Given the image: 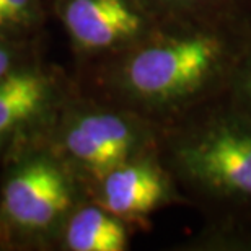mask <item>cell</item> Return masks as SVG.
<instances>
[{
    "mask_svg": "<svg viewBox=\"0 0 251 251\" xmlns=\"http://www.w3.org/2000/svg\"><path fill=\"white\" fill-rule=\"evenodd\" d=\"M56 85L36 67H18L0 80V147L49 113Z\"/></svg>",
    "mask_w": 251,
    "mask_h": 251,
    "instance_id": "cell-7",
    "label": "cell"
},
{
    "mask_svg": "<svg viewBox=\"0 0 251 251\" xmlns=\"http://www.w3.org/2000/svg\"><path fill=\"white\" fill-rule=\"evenodd\" d=\"M61 17L75 48L101 52L134 41L145 18L129 0H64Z\"/></svg>",
    "mask_w": 251,
    "mask_h": 251,
    "instance_id": "cell-5",
    "label": "cell"
},
{
    "mask_svg": "<svg viewBox=\"0 0 251 251\" xmlns=\"http://www.w3.org/2000/svg\"><path fill=\"white\" fill-rule=\"evenodd\" d=\"M242 93L245 97V101L250 104L251 108V67L245 72L243 80H242Z\"/></svg>",
    "mask_w": 251,
    "mask_h": 251,
    "instance_id": "cell-11",
    "label": "cell"
},
{
    "mask_svg": "<svg viewBox=\"0 0 251 251\" xmlns=\"http://www.w3.org/2000/svg\"><path fill=\"white\" fill-rule=\"evenodd\" d=\"M144 130L130 116L114 111L78 113L64 126V157L98 181L124 162L135 158Z\"/></svg>",
    "mask_w": 251,
    "mask_h": 251,
    "instance_id": "cell-4",
    "label": "cell"
},
{
    "mask_svg": "<svg viewBox=\"0 0 251 251\" xmlns=\"http://www.w3.org/2000/svg\"><path fill=\"white\" fill-rule=\"evenodd\" d=\"M193 179L217 193L251 199V126L219 121L179 149Z\"/></svg>",
    "mask_w": 251,
    "mask_h": 251,
    "instance_id": "cell-3",
    "label": "cell"
},
{
    "mask_svg": "<svg viewBox=\"0 0 251 251\" xmlns=\"http://www.w3.org/2000/svg\"><path fill=\"white\" fill-rule=\"evenodd\" d=\"M74 202L67 172L48 155H33L15 167L0 193V225L8 235L29 240L52 232Z\"/></svg>",
    "mask_w": 251,
    "mask_h": 251,
    "instance_id": "cell-2",
    "label": "cell"
},
{
    "mask_svg": "<svg viewBox=\"0 0 251 251\" xmlns=\"http://www.w3.org/2000/svg\"><path fill=\"white\" fill-rule=\"evenodd\" d=\"M168 194L165 175L150 160L130 158L100 179V202L121 220L152 212Z\"/></svg>",
    "mask_w": 251,
    "mask_h": 251,
    "instance_id": "cell-6",
    "label": "cell"
},
{
    "mask_svg": "<svg viewBox=\"0 0 251 251\" xmlns=\"http://www.w3.org/2000/svg\"><path fill=\"white\" fill-rule=\"evenodd\" d=\"M38 0H0V38L25 33L38 22Z\"/></svg>",
    "mask_w": 251,
    "mask_h": 251,
    "instance_id": "cell-9",
    "label": "cell"
},
{
    "mask_svg": "<svg viewBox=\"0 0 251 251\" xmlns=\"http://www.w3.org/2000/svg\"><path fill=\"white\" fill-rule=\"evenodd\" d=\"M168 2H194V0H168Z\"/></svg>",
    "mask_w": 251,
    "mask_h": 251,
    "instance_id": "cell-12",
    "label": "cell"
},
{
    "mask_svg": "<svg viewBox=\"0 0 251 251\" xmlns=\"http://www.w3.org/2000/svg\"><path fill=\"white\" fill-rule=\"evenodd\" d=\"M220 56V43L209 34L162 38L126 59L119 82L130 98L142 103H173L198 92L217 69Z\"/></svg>",
    "mask_w": 251,
    "mask_h": 251,
    "instance_id": "cell-1",
    "label": "cell"
},
{
    "mask_svg": "<svg viewBox=\"0 0 251 251\" xmlns=\"http://www.w3.org/2000/svg\"><path fill=\"white\" fill-rule=\"evenodd\" d=\"M17 67H18L17 49H15L7 39L0 38V80Z\"/></svg>",
    "mask_w": 251,
    "mask_h": 251,
    "instance_id": "cell-10",
    "label": "cell"
},
{
    "mask_svg": "<svg viewBox=\"0 0 251 251\" xmlns=\"http://www.w3.org/2000/svg\"><path fill=\"white\" fill-rule=\"evenodd\" d=\"M64 242L72 251H123L127 233L123 220L104 207H82L70 215Z\"/></svg>",
    "mask_w": 251,
    "mask_h": 251,
    "instance_id": "cell-8",
    "label": "cell"
}]
</instances>
